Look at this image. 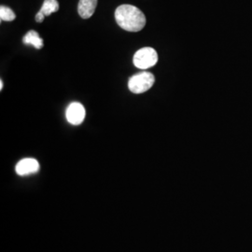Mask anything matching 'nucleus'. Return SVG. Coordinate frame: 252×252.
Returning a JSON list of instances; mask_svg holds the SVG:
<instances>
[{"mask_svg":"<svg viewBox=\"0 0 252 252\" xmlns=\"http://www.w3.org/2000/svg\"><path fill=\"white\" fill-rule=\"evenodd\" d=\"M115 19L119 27L129 32H138L146 26L144 13L133 5H121L115 10Z\"/></svg>","mask_w":252,"mask_h":252,"instance_id":"nucleus-1","label":"nucleus"},{"mask_svg":"<svg viewBox=\"0 0 252 252\" xmlns=\"http://www.w3.org/2000/svg\"><path fill=\"white\" fill-rule=\"evenodd\" d=\"M155 82V78L152 73L141 72L130 78L128 82L129 90L134 94H142L150 90Z\"/></svg>","mask_w":252,"mask_h":252,"instance_id":"nucleus-2","label":"nucleus"},{"mask_svg":"<svg viewBox=\"0 0 252 252\" xmlns=\"http://www.w3.org/2000/svg\"><path fill=\"white\" fill-rule=\"evenodd\" d=\"M158 62V54L156 51L146 47L138 50L133 58V63L139 69H148L154 66Z\"/></svg>","mask_w":252,"mask_h":252,"instance_id":"nucleus-3","label":"nucleus"},{"mask_svg":"<svg viewBox=\"0 0 252 252\" xmlns=\"http://www.w3.org/2000/svg\"><path fill=\"white\" fill-rule=\"evenodd\" d=\"M85 114H86L85 108L78 102H74L72 104H70L65 112L67 122L73 126L81 125V123L84 121Z\"/></svg>","mask_w":252,"mask_h":252,"instance_id":"nucleus-4","label":"nucleus"},{"mask_svg":"<svg viewBox=\"0 0 252 252\" xmlns=\"http://www.w3.org/2000/svg\"><path fill=\"white\" fill-rule=\"evenodd\" d=\"M39 170V163L36 159L26 158L21 160L16 165V173L20 176H27Z\"/></svg>","mask_w":252,"mask_h":252,"instance_id":"nucleus-5","label":"nucleus"},{"mask_svg":"<svg viewBox=\"0 0 252 252\" xmlns=\"http://www.w3.org/2000/svg\"><path fill=\"white\" fill-rule=\"evenodd\" d=\"M97 6V0H80L78 12L82 19H89L94 13Z\"/></svg>","mask_w":252,"mask_h":252,"instance_id":"nucleus-6","label":"nucleus"},{"mask_svg":"<svg viewBox=\"0 0 252 252\" xmlns=\"http://www.w3.org/2000/svg\"><path fill=\"white\" fill-rule=\"evenodd\" d=\"M23 41L27 45L34 46L37 50H39L43 47L42 38L39 36L38 33L36 31H34V30H31V31L27 33V35L24 36Z\"/></svg>","mask_w":252,"mask_h":252,"instance_id":"nucleus-7","label":"nucleus"},{"mask_svg":"<svg viewBox=\"0 0 252 252\" xmlns=\"http://www.w3.org/2000/svg\"><path fill=\"white\" fill-rule=\"evenodd\" d=\"M59 3L57 0H44V3L40 9V11L45 15L50 16L52 13L58 11Z\"/></svg>","mask_w":252,"mask_h":252,"instance_id":"nucleus-8","label":"nucleus"},{"mask_svg":"<svg viewBox=\"0 0 252 252\" xmlns=\"http://www.w3.org/2000/svg\"><path fill=\"white\" fill-rule=\"evenodd\" d=\"M16 17L15 13L12 11V9H9L6 6L0 7V19L1 21L5 22H11Z\"/></svg>","mask_w":252,"mask_h":252,"instance_id":"nucleus-9","label":"nucleus"},{"mask_svg":"<svg viewBox=\"0 0 252 252\" xmlns=\"http://www.w3.org/2000/svg\"><path fill=\"white\" fill-rule=\"evenodd\" d=\"M44 18H45V15L39 10L37 13H36V21L37 23H42L43 21H44Z\"/></svg>","mask_w":252,"mask_h":252,"instance_id":"nucleus-10","label":"nucleus"},{"mask_svg":"<svg viewBox=\"0 0 252 252\" xmlns=\"http://www.w3.org/2000/svg\"><path fill=\"white\" fill-rule=\"evenodd\" d=\"M3 89V81H0V90Z\"/></svg>","mask_w":252,"mask_h":252,"instance_id":"nucleus-11","label":"nucleus"}]
</instances>
